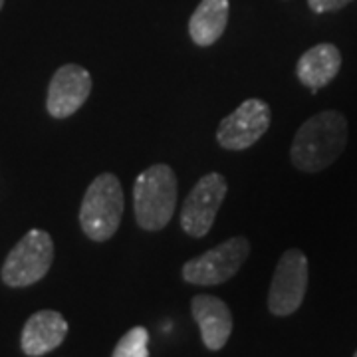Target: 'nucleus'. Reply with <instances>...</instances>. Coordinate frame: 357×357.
I'll list each match as a JSON object with an SVG mask.
<instances>
[{"label": "nucleus", "mask_w": 357, "mask_h": 357, "mask_svg": "<svg viewBox=\"0 0 357 357\" xmlns=\"http://www.w3.org/2000/svg\"><path fill=\"white\" fill-rule=\"evenodd\" d=\"M89 93L91 76L88 70L77 64H64L56 70L48 86V114L56 119H66L86 103Z\"/></svg>", "instance_id": "1a4fd4ad"}, {"label": "nucleus", "mask_w": 357, "mask_h": 357, "mask_svg": "<svg viewBox=\"0 0 357 357\" xmlns=\"http://www.w3.org/2000/svg\"><path fill=\"white\" fill-rule=\"evenodd\" d=\"M178 185L175 171L165 163L147 167L133 185L135 220L147 232H157L171 222L177 208Z\"/></svg>", "instance_id": "f03ea898"}, {"label": "nucleus", "mask_w": 357, "mask_h": 357, "mask_svg": "<svg viewBox=\"0 0 357 357\" xmlns=\"http://www.w3.org/2000/svg\"><path fill=\"white\" fill-rule=\"evenodd\" d=\"M272 112L264 100H244L217 128V141L222 149L244 151L252 147L270 128Z\"/></svg>", "instance_id": "6e6552de"}, {"label": "nucleus", "mask_w": 357, "mask_h": 357, "mask_svg": "<svg viewBox=\"0 0 357 357\" xmlns=\"http://www.w3.org/2000/svg\"><path fill=\"white\" fill-rule=\"evenodd\" d=\"M229 22V0H201L189 20V34L197 46H213Z\"/></svg>", "instance_id": "ddd939ff"}, {"label": "nucleus", "mask_w": 357, "mask_h": 357, "mask_svg": "<svg viewBox=\"0 0 357 357\" xmlns=\"http://www.w3.org/2000/svg\"><path fill=\"white\" fill-rule=\"evenodd\" d=\"M54 262V241L46 230L32 229L18 241L2 264V282L10 288H26L40 282Z\"/></svg>", "instance_id": "20e7f679"}, {"label": "nucleus", "mask_w": 357, "mask_h": 357, "mask_svg": "<svg viewBox=\"0 0 357 357\" xmlns=\"http://www.w3.org/2000/svg\"><path fill=\"white\" fill-rule=\"evenodd\" d=\"M126 199L119 178L102 173L91 181L79 206V227L93 243H105L114 236L123 217Z\"/></svg>", "instance_id": "7ed1b4c3"}, {"label": "nucleus", "mask_w": 357, "mask_h": 357, "mask_svg": "<svg viewBox=\"0 0 357 357\" xmlns=\"http://www.w3.org/2000/svg\"><path fill=\"white\" fill-rule=\"evenodd\" d=\"M112 357H149V332L143 326L131 328L117 342Z\"/></svg>", "instance_id": "4468645a"}, {"label": "nucleus", "mask_w": 357, "mask_h": 357, "mask_svg": "<svg viewBox=\"0 0 357 357\" xmlns=\"http://www.w3.org/2000/svg\"><path fill=\"white\" fill-rule=\"evenodd\" d=\"M191 312L195 321L199 324L204 347L211 351L222 349L232 333L230 307L217 296L199 294L192 298Z\"/></svg>", "instance_id": "9d476101"}, {"label": "nucleus", "mask_w": 357, "mask_h": 357, "mask_svg": "<svg viewBox=\"0 0 357 357\" xmlns=\"http://www.w3.org/2000/svg\"><path fill=\"white\" fill-rule=\"evenodd\" d=\"M229 192V183L220 173H208L187 195L181 208V227L192 238H203L213 229L218 208Z\"/></svg>", "instance_id": "0eeeda50"}, {"label": "nucleus", "mask_w": 357, "mask_h": 357, "mask_svg": "<svg viewBox=\"0 0 357 357\" xmlns=\"http://www.w3.org/2000/svg\"><path fill=\"white\" fill-rule=\"evenodd\" d=\"M347 145V119L342 112L326 109L312 115L296 131L290 159L298 171L318 173L335 163Z\"/></svg>", "instance_id": "f257e3e1"}, {"label": "nucleus", "mask_w": 357, "mask_h": 357, "mask_svg": "<svg viewBox=\"0 0 357 357\" xmlns=\"http://www.w3.org/2000/svg\"><path fill=\"white\" fill-rule=\"evenodd\" d=\"M340 70L342 52L337 50V46L324 42L300 56L296 64V76L306 88L312 89V93H318V89L326 88L340 74Z\"/></svg>", "instance_id": "f8f14e48"}, {"label": "nucleus", "mask_w": 357, "mask_h": 357, "mask_svg": "<svg viewBox=\"0 0 357 357\" xmlns=\"http://www.w3.org/2000/svg\"><path fill=\"white\" fill-rule=\"evenodd\" d=\"M250 255V243L246 236H232L215 248L191 258L183 266V280L197 286H217L230 280Z\"/></svg>", "instance_id": "39448f33"}, {"label": "nucleus", "mask_w": 357, "mask_h": 357, "mask_svg": "<svg viewBox=\"0 0 357 357\" xmlns=\"http://www.w3.org/2000/svg\"><path fill=\"white\" fill-rule=\"evenodd\" d=\"M354 357H357V351H356V354H354Z\"/></svg>", "instance_id": "f3484780"}, {"label": "nucleus", "mask_w": 357, "mask_h": 357, "mask_svg": "<svg viewBox=\"0 0 357 357\" xmlns=\"http://www.w3.org/2000/svg\"><path fill=\"white\" fill-rule=\"evenodd\" d=\"M349 2L354 0H307L310 8L316 14H326V13H335V10H342L344 6H347Z\"/></svg>", "instance_id": "2eb2a0df"}, {"label": "nucleus", "mask_w": 357, "mask_h": 357, "mask_svg": "<svg viewBox=\"0 0 357 357\" xmlns=\"http://www.w3.org/2000/svg\"><path fill=\"white\" fill-rule=\"evenodd\" d=\"M2 4H4V0H0V8H2Z\"/></svg>", "instance_id": "dca6fc26"}, {"label": "nucleus", "mask_w": 357, "mask_h": 357, "mask_svg": "<svg viewBox=\"0 0 357 357\" xmlns=\"http://www.w3.org/2000/svg\"><path fill=\"white\" fill-rule=\"evenodd\" d=\"M68 335V321L56 310H40L26 321L20 345L28 357H42L60 347Z\"/></svg>", "instance_id": "9b49d317"}, {"label": "nucleus", "mask_w": 357, "mask_h": 357, "mask_svg": "<svg viewBox=\"0 0 357 357\" xmlns=\"http://www.w3.org/2000/svg\"><path fill=\"white\" fill-rule=\"evenodd\" d=\"M310 280L307 258L302 250L290 248L280 256L268 294V310L274 316H290L302 306Z\"/></svg>", "instance_id": "423d86ee"}]
</instances>
